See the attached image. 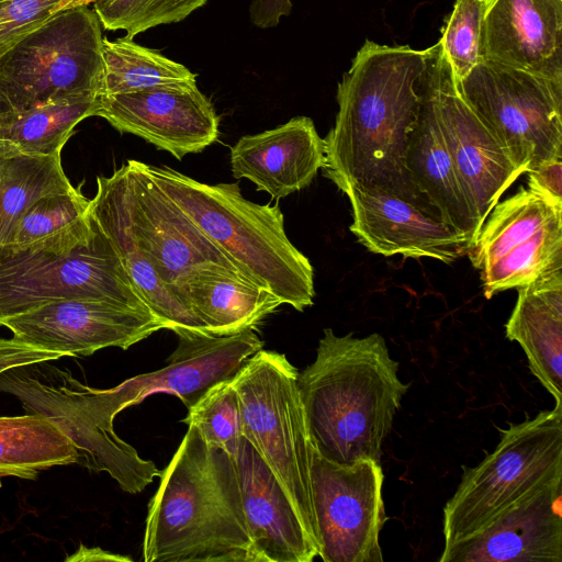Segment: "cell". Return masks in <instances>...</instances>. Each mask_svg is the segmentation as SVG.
Segmentation results:
<instances>
[{"label": "cell", "mask_w": 562, "mask_h": 562, "mask_svg": "<svg viewBox=\"0 0 562 562\" xmlns=\"http://www.w3.org/2000/svg\"><path fill=\"white\" fill-rule=\"evenodd\" d=\"M64 357L58 352L32 346L16 338L0 339V373L38 362H46Z\"/></svg>", "instance_id": "d590c367"}, {"label": "cell", "mask_w": 562, "mask_h": 562, "mask_svg": "<svg viewBox=\"0 0 562 562\" xmlns=\"http://www.w3.org/2000/svg\"><path fill=\"white\" fill-rule=\"evenodd\" d=\"M90 0L0 1V56L64 9Z\"/></svg>", "instance_id": "e575fe53"}, {"label": "cell", "mask_w": 562, "mask_h": 562, "mask_svg": "<svg viewBox=\"0 0 562 562\" xmlns=\"http://www.w3.org/2000/svg\"><path fill=\"white\" fill-rule=\"evenodd\" d=\"M297 375L284 355L260 349L232 382L240 405L243 438L280 481L318 547L311 491L313 446Z\"/></svg>", "instance_id": "9c48e42d"}, {"label": "cell", "mask_w": 562, "mask_h": 562, "mask_svg": "<svg viewBox=\"0 0 562 562\" xmlns=\"http://www.w3.org/2000/svg\"><path fill=\"white\" fill-rule=\"evenodd\" d=\"M517 290L505 335L520 345L531 373L562 404V269Z\"/></svg>", "instance_id": "d4e9b609"}, {"label": "cell", "mask_w": 562, "mask_h": 562, "mask_svg": "<svg viewBox=\"0 0 562 562\" xmlns=\"http://www.w3.org/2000/svg\"><path fill=\"white\" fill-rule=\"evenodd\" d=\"M467 255L486 299L562 269V206L520 187L495 204Z\"/></svg>", "instance_id": "7c38bea8"}, {"label": "cell", "mask_w": 562, "mask_h": 562, "mask_svg": "<svg viewBox=\"0 0 562 562\" xmlns=\"http://www.w3.org/2000/svg\"><path fill=\"white\" fill-rule=\"evenodd\" d=\"M424 66L425 49L366 40L338 82V112L324 138L322 169L338 189L379 188L440 217L413 184L405 164L420 105L415 86Z\"/></svg>", "instance_id": "6da1fadb"}, {"label": "cell", "mask_w": 562, "mask_h": 562, "mask_svg": "<svg viewBox=\"0 0 562 562\" xmlns=\"http://www.w3.org/2000/svg\"><path fill=\"white\" fill-rule=\"evenodd\" d=\"M383 481L381 464L373 460L342 465L312 448L311 491L323 561L383 562Z\"/></svg>", "instance_id": "4fadbf2b"}, {"label": "cell", "mask_w": 562, "mask_h": 562, "mask_svg": "<svg viewBox=\"0 0 562 562\" xmlns=\"http://www.w3.org/2000/svg\"><path fill=\"white\" fill-rule=\"evenodd\" d=\"M482 60L562 81V0H484Z\"/></svg>", "instance_id": "ffe728a7"}, {"label": "cell", "mask_w": 562, "mask_h": 562, "mask_svg": "<svg viewBox=\"0 0 562 562\" xmlns=\"http://www.w3.org/2000/svg\"><path fill=\"white\" fill-rule=\"evenodd\" d=\"M0 391L16 396L29 414L48 418L72 441L76 463L106 472L124 492L139 493L159 476L151 460L115 434L121 411L112 387L88 386L66 370L38 362L0 373Z\"/></svg>", "instance_id": "52a82bcc"}, {"label": "cell", "mask_w": 562, "mask_h": 562, "mask_svg": "<svg viewBox=\"0 0 562 562\" xmlns=\"http://www.w3.org/2000/svg\"><path fill=\"white\" fill-rule=\"evenodd\" d=\"M324 138L307 116H295L272 130L243 136L231 149L235 179H248L258 191L281 199L311 184L325 165Z\"/></svg>", "instance_id": "7402d4cb"}, {"label": "cell", "mask_w": 562, "mask_h": 562, "mask_svg": "<svg viewBox=\"0 0 562 562\" xmlns=\"http://www.w3.org/2000/svg\"><path fill=\"white\" fill-rule=\"evenodd\" d=\"M562 480V404L501 431L477 465L463 467L443 507V547L484 528L522 497Z\"/></svg>", "instance_id": "ba28073f"}, {"label": "cell", "mask_w": 562, "mask_h": 562, "mask_svg": "<svg viewBox=\"0 0 562 562\" xmlns=\"http://www.w3.org/2000/svg\"><path fill=\"white\" fill-rule=\"evenodd\" d=\"M66 562H95V561H116V562H131L132 559L126 555L112 553L102 550L99 547L88 548L80 544L78 550L65 559Z\"/></svg>", "instance_id": "f35d334b"}, {"label": "cell", "mask_w": 562, "mask_h": 562, "mask_svg": "<svg viewBox=\"0 0 562 562\" xmlns=\"http://www.w3.org/2000/svg\"><path fill=\"white\" fill-rule=\"evenodd\" d=\"M1 326L16 339L63 356H89L106 347L126 350L165 329L151 313L104 300L48 303Z\"/></svg>", "instance_id": "9a60e30c"}, {"label": "cell", "mask_w": 562, "mask_h": 562, "mask_svg": "<svg viewBox=\"0 0 562 562\" xmlns=\"http://www.w3.org/2000/svg\"><path fill=\"white\" fill-rule=\"evenodd\" d=\"M139 164L245 277L300 312L313 305L312 263L288 238L278 205L248 201L238 183L207 184L167 166Z\"/></svg>", "instance_id": "277c9868"}, {"label": "cell", "mask_w": 562, "mask_h": 562, "mask_svg": "<svg viewBox=\"0 0 562 562\" xmlns=\"http://www.w3.org/2000/svg\"><path fill=\"white\" fill-rule=\"evenodd\" d=\"M339 190L351 205L350 232L371 252L451 263L471 248L469 240L440 217L390 191L358 184Z\"/></svg>", "instance_id": "e0dca14e"}, {"label": "cell", "mask_w": 562, "mask_h": 562, "mask_svg": "<svg viewBox=\"0 0 562 562\" xmlns=\"http://www.w3.org/2000/svg\"><path fill=\"white\" fill-rule=\"evenodd\" d=\"M178 337V346L164 368L112 387L121 412L157 393L178 397L189 409L213 386L233 380L263 346L254 329L228 336L186 334Z\"/></svg>", "instance_id": "ac0fdd59"}, {"label": "cell", "mask_w": 562, "mask_h": 562, "mask_svg": "<svg viewBox=\"0 0 562 562\" xmlns=\"http://www.w3.org/2000/svg\"><path fill=\"white\" fill-rule=\"evenodd\" d=\"M101 95L134 92L159 86L196 80V75L161 53L142 46L128 36L103 40Z\"/></svg>", "instance_id": "f546056e"}, {"label": "cell", "mask_w": 562, "mask_h": 562, "mask_svg": "<svg viewBox=\"0 0 562 562\" xmlns=\"http://www.w3.org/2000/svg\"><path fill=\"white\" fill-rule=\"evenodd\" d=\"M90 1L56 13L0 56V115L101 97L104 37Z\"/></svg>", "instance_id": "8992f818"}, {"label": "cell", "mask_w": 562, "mask_h": 562, "mask_svg": "<svg viewBox=\"0 0 562 562\" xmlns=\"http://www.w3.org/2000/svg\"><path fill=\"white\" fill-rule=\"evenodd\" d=\"M419 78L431 94L463 191L482 226L520 173L460 94L440 41L425 49Z\"/></svg>", "instance_id": "5bb4252c"}, {"label": "cell", "mask_w": 562, "mask_h": 562, "mask_svg": "<svg viewBox=\"0 0 562 562\" xmlns=\"http://www.w3.org/2000/svg\"><path fill=\"white\" fill-rule=\"evenodd\" d=\"M293 4L291 0H251L249 18L259 29L274 27L281 18L290 15Z\"/></svg>", "instance_id": "74e56055"}, {"label": "cell", "mask_w": 562, "mask_h": 562, "mask_svg": "<svg viewBox=\"0 0 562 562\" xmlns=\"http://www.w3.org/2000/svg\"><path fill=\"white\" fill-rule=\"evenodd\" d=\"M439 562H562V480L502 512L448 547Z\"/></svg>", "instance_id": "d6986e66"}, {"label": "cell", "mask_w": 562, "mask_h": 562, "mask_svg": "<svg viewBox=\"0 0 562 562\" xmlns=\"http://www.w3.org/2000/svg\"><path fill=\"white\" fill-rule=\"evenodd\" d=\"M484 0H456L441 30L440 43L457 80L482 61Z\"/></svg>", "instance_id": "836d02e7"}, {"label": "cell", "mask_w": 562, "mask_h": 562, "mask_svg": "<svg viewBox=\"0 0 562 562\" xmlns=\"http://www.w3.org/2000/svg\"><path fill=\"white\" fill-rule=\"evenodd\" d=\"M115 172L138 243L166 288L190 314L187 289L192 282L213 276L250 281L154 182L138 160H127Z\"/></svg>", "instance_id": "8fae6325"}, {"label": "cell", "mask_w": 562, "mask_h": 562, "mask_svg": "<svg viewBox=\"0 0 562 562\" xmlns=\"http://www.w3.org/2000/svg\"><path fill=\"white\" fill-rule=\"evenodd\" d=\"M60 154L0 156V246L37 200L75 189L64 172Z\"/></svg>", "instance_id": "83f0119b"}, {"label": "cell", "mask_w": 562, "mask_h": 562, "mask_svg": "<svg viewBox=\"0 0 562 562\" xmlns=\"http://www.w3.org/2000/svg\"><path fill=\"white\" fill-rule=\"evenodd\" d=\"M99 98L93 101L52 104L1 114L0 156L61 153L75 126L82 120L97 114Z\"/></svg>", "instance_id": "f1b7e54d"}, {"label": "cell", "mask_w": 562, "mask_h": 562, "mask_svg": "<svg viewBox=\"0 0 562 562\" xmlns=\"http://www.w3.org/2000/svg\"><path fill=\"white\" fill-rule=\"evenodd\" d=\"M193 426L204 441L235 457L243 439L241 414L232 380L209 390L182 419Z\"/></svg>", "instance_id": "4dcf8cb0"}, {"label": "cell", "mask_w": 562, "mask_h": 562, "mask_svg": "<svg viewBox=\"0 0 562 562\" xmlns=\"http://www.w3.org/2000/svg\"><path fill=\"white\" fill-rule=\"evenodd\" d=\"M0 1H3V0H0Z\"/></svg>", "instance_id": "ab89813d"}, {"label": "cell", "mask_w": 562, "mask_h": 562, "mask_svg": "<svg viewBox=\"0 0 562 562\" xmlns=\"http://www.w3.org/2000/svg\"><path fill=\"white\" fill-rule=\"evenodd\" d=\"M234 459L258 562H312L318 547L271 469L245 438Z\"/></svg>", "instance_id": "44dd1931"}, {"label": "cell", "mask_w": 562, "mask_h": 562, "mask_svg": "<svg viewBox=\"0 0 562 562\" xmlns=\"http://www.w3.org/2000/svg\"><path fill=\"white\" fill-rule=\"evenodd\" d=\"M89 204L90 200L76 188L42 198L21 216L2 246L21 247L48 238L86 220Z\"/></svg>", "instance_id": "d6a6232c"}, {"label": "cell", "mask_w": 562, "mask_h": 562, "mask_svg": "<svg viewBox=\"0 0 562 562\" xmlns=\"http://www.w3.org/2000/svg\"><path fill=\"white\" fill-rule=\"evenodd\" d=\"M187 304L207 335L228 336L254 329L282 303L271 291L251 281L213 276L188 286Z\"/></svg>", "instance_id": "484cf974"}, {"label": "cell", "mask_w": 562, "mask_h": 562, "mask_svg": "<svg viewBox=\"0 0 562 562\" xmlns=\"http://www.w3.org/2000/svg\"><path fill=\"white\" fill-rule=\"evenodd\" d=\"M296 382L312 446L323 458L342 465L363 459L381 464L383 442L409 386L382 335L357 338L325 328L315 360Z\"/></svg>", "instance_id": "7a4b0ae2"}, {"label": "cell", "mask_w": 562, "mask_h": 562, "mask_svg": "<svg viewBox=\"0 0 562 562\" xmlns=\"http://www.w3.org/2000/svg\"><path fill=\"white\" fill-rule=\"evenodd\" d=\"M95 115L177 159L201 153L218 136L220 117L196 80L101 95Z\"/></svg>", "instance_id": "2e32d148"}, {"label": "cell", "mask_w": 562, "mask_h": 562, "mask_svg": "<svg viewBox=\"0 0 562 562\" xmlns=\"http://www.w3.org/2000/svg\"><path fill=\"white\" fill-rule=\"evenodd\" d=\"M458 90L520 176L562 158V81L482 60Z\"/></svg>", "instance_id": "30bf717a"}, {"label": "cell", "mask_w": 562, "mask_h": 562, "mask_svg": "<svg viewBox=\"0 0 562 562\" xmlns=\"http://www.w3.org/2000/svg\"><path fill=\"white\" fill-rule=\"evenodd\" d=\"M89 216L109 239L137 294L150 313L177 336L207 335L202 325L169 292L153 261L135 236L122 196L119 177L97 178V193L89 204Z\"/></svg>", "instance_id": "cb8c5ba5"}, {"label": "cell", "mask_w": 562, "mask_h": 562, "mask_svg": "<svg viewBox=\"0 0 562 562\" xmlns=\"http://www.w3.org/2000/svg\"><path fill=\"white\" fill-rule=\"evenodd\" d=\"M64 300H104L150 313L90 216L26 246H0V326Z\"/></svg>", "instance_id": "5b68a950"}, {"label": "cell", "mask_w": 562, "mask_h": 562, "mask_svg": "<svg viewBox=\"0 0 562 562\" xmlns=\"http://www.w3.org/2000/svg\"><path fill=\"white\" fill-rule=\"evenodd\" d=\"M527 173L529 190L562 206V158L541 164Z\"/></svg>", "instance_id": "8d00e7d4"}, {"label": "cell", "mask_w": 562, "mask_h": 562, "mask_svg": "<svg viewBox=\"0 0 562 562\" xmlns=\"http://www.w3.org/2000/svg\"><path fill=\"white\" fill-rule=\"evenodd\" d=\"M76 461L72 441L45 416L0 417V479L34 480L41 471Z\"/></svg>", "instance_id": "4316f807"}, {"label": "cell", "mask_w": 562, "mask_h": 562, "mask_svg": "<svg viewBox=\"0 0 562 562\" xmlns=\"http://www.w3.org/2000/svg\"><path fill=\"white\" fill-rule=\"evenodd\" d=\"M415 87L420 105L407 140V171L417 191L441 220L472 246L481 225L463 191L431 94L419 77Z\"/></svg>", "instance_id": "603a6c76"}, {"label": "cell", "mask_w": 562, "mask_h": 562, "mask_svg": "<svg viewBox=\"0 0 562 562\" xmlns=\"http://www.w3.org/2000/svg\"><path fill=\"white\" fill-rule=\"evenodd\" d=\"M145 562H258L234 457L189 425L148 504Z\"/></svg>", "instance_id": "3957f363"}, {"label": "cell", "mask_w": 562, "mask_h": 562, "mask_svg": "<svg viewBox=\"0 0 562 562\" xmlns=\"http://www.w3.org/2000/svg\"><path fill=\"white\" fill-rule=\"evenodd\" d=\"M207 0H94L95 11L105 30L135 35L149 29L178 23L202 8Z\"/></svg>", "instance_id": "1f68e13d"}]
</instances>
